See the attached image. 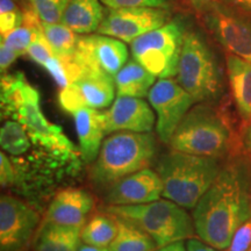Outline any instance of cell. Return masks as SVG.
<instances>
[{
    "label": "cell",
    "instance_id": "obj_5",
    "mask_svg": "<svg viewBox=\"0 0 251 251\" xmlns=\"http://www.w3.org/2000/svg\"><path fill=\"white\" fill-rule=\"evenodd\" d=\"M105 211L139 226L152 237L158 248L192 238L197 234L193 216L169 199L141 205L107 206Z\"/></svg>",
    "mask_w": 251,
    "mask_h": 251
},
{
    "label": "cell",
    "instance_id": "obj_12",
    "mask_svg": "<svg viewBox=\"0 0 251 251\" xmlns=\"http://www.w3.org/2000/svg\"><path fill=\"white\" fill-rule=\"evenodd\" d=\"M74 61L81 70L102 72L114 77L128 62V49L124 41L102 34L79 36Z\"/></svg>",
    "mask_w": 251,
    "mask_h": 251
},
{
    "label": "cell",
    "instance_id": "obj_36",
    "mask_svg": "<svg viewBox=\"0 0 251 251\" xmlns=\"http://www.w3.org/2000/svg\"><path fill=\"white\" fill-rule=\"evenodd\" d=\"M18 57L19 55L17 52L8 48L5 43H0V70L2 74L11 67L12 63H14Z\"/></svg>",
    "mask_w": 251,
    "mask_h": 251
},
{
    "label": "cell",
    "instance_id": "obj_8",
    "mask_svg": "<svg viewBox=\"0 0 251 251\" xmlns=\"http://www.w3.org/2000/svg\"><path fill=\"white\" fill-rule=\"evenodd\" d=\"M41 222L33 203L2 194L0 198V251H27L33 246Z\"/></svg>",
    "mask_w": 251,
    "mask_h": 251
},
{
    "label": "cell",
    "instance_id": "obj_38",
    "mask_svg": "<svg viewBox=\"0 0 251 251\" xmlns=\"http://www.w3.org/2000/svg\"><path fill=\"white\" fill-rule=\"evenodd\" d=\"M187 1L190 2L197 13L203 15L206 12H208L212 8L215 0H187Z\"/></svg>",
    "mask_w": 251,
    "mask_h": 251
},
{
    "label": "cell",
    "instance_id": "obj_20",
    "mask_svg": "<svg viewBox=\"0 0 251 251\" xmlns=\"http://www.w3.org/2000/svg\"><path fill=\"white\" fill-rule=\"evenodd\" d=\"M81 228L43 220L34 237V251H77L81 244Z\"/></svg>",
    "mask_w": 251,
    "mask_h": 251
},
{
    "label": "cell",
    "instance_id": "obj_11",
    "mask_svg": "<svg viewBox=\"0 0 251 251\" xmlns=\"http://www.w3.org/2000/svg\"><path fill=\"white\" fill-rule=\"evenodd\" d=\"M171 20L166 8L135 7L109 9L105 15L98 33L131 43L143 34L164 26Z\"/></svg>",
    "mask_w": 251,
    "mask_h": 251
},
{
    "label": "cell",
    "instance_id": "obj_15",
    "mask_svg": "<svg viewBox=\"0 0 251 251\" xmlns=\"http://www.w3.org/2000/svg\"><path fill=\"white\" fill-rule=\"evenodd\" d=\"M163 184L157 171L143 169L118 180L107 188L105 201L108 206L148 203L161 199Z\"/></svg>",
    "mask_w": 251,
    "mask_h": 251
},
{
    "label": "cell",
    "instance_id": "obj_29",
    "mask_svg": "<svg viewBox=\"0 0 251 251\" xmlns=\"http://www.w3.org/2000/svg\"><path fill=\"white\" fill-rule=\"evenodd\" d=\"M70 0H28L43 23H61L62 15Z\"/></svg>",
    "mask_w": 251,
    "mask_h": 251
},
{
    "label": "cell",
    "instance_id": "obj_30",
    "mask_svg": "<svg viewBox=\"0 0 251 251\" xmlns=\"http://www.w3.org/2000/svg\"><path fill=\"white\" fill-rule=\"evenodd\" d=\"M24 11L15 0H0V31L2 34L13 30L23 25Z\"/></svg>",
    "mask_w": 251,
    "mask_h": 251
},
{
    "label": "cell",
    "instance_id": "obj_1",
    "mask_svg": "<svg viewBox=\"0 0 251 251\" xmlns=\"http://www.w3.org/2000/svg\"><path fill=\"white\" fill-rule=\"evenodd\" d=\"M200 240L226 250L235 233L251 218V168L242 157L225 163L212 186L193 208Z\"/></svg>",
    "mask_w": 251,
    "mask_h": 251
},
{
    "label": "cell",
    "instance_id": "obj_14",
    "mask_svg": "<svg viewBox=\"0 0 251 251\" xmlns=\"http://www.w3.org/2000/svg\"><path fill=\"white\" fill-rule=\"evenodd\" d=\"M203 24L228 52L251 62V20L215 0Z\"/></svg>",
    "mask_w": 251,
    "mask_h": 251
},
{
    "label": "cell",
    "instance_id": "obj_42",
    "mask_svg": "<svg viewBox=\"0 0 251 251\" xmlns=\"http://www.w3.org/2000/svg\"><path fill=\"white\" fill-rule=\"evenodd\" d=\"M248 251H251V247H250V249H249V250H248Z\"/></svg>",
    "mask_w": 251,
    "mask_h": 251
},
{
    "label": "cell",
    "instance_id": "obj_27",
    "mask_svg": "<svg viewBox=\"0 0 251 251\" xmlns=\"http://www.w3.org/2000/svg\"><path fill=\"white\" fill-rule=\"evenodd\" d=\"M0 146L2 151L12 157H20L33 146L26 128L13 119L6 120L0 129Z\"/></svg>",
    "mask_w": 251,
    "mask_h": 251
},
{
    "label": "cell",
    "instance_id": "obj_2",
    "mask_svg": "<svg viewBox=\"0 0 251 251\" xmlns=\"http://www.w3.org/2000/svg\"><path fill=\"white\" fill-rule=\"evenodd\" d=\"M172 150L198 156H236V134L225 112L199 102L186 113L170 141Z\"/></svg>",
    "mask_w": 251,
    "mask_h": 251
},
{
    "label": "cell",
    "instance_id": "obj_39",
    "mask_svg": "<svg viewBox=\"0 0 251 251\" xmlns=\"http://www.w3.org/2000/svg\"><path fill=\"white\" fill-rule=\"evenodd\" d=\"M155 251H187V248L183 241H177V242L158 248Z\"/></svg>",
    "mask_w": 251,
    "mask_h": 251
},
{
    "label": "cell",
    "instance_id": "obj_9",
    "mask_svg": "<svg viewBox=\"0 0 251 251\" xmlns=\"http://www.w3.org/2000/svg\"><path fill=\"white\" fill-rule=\"evenodd\" d=\"M7 119L20 122L26 128L31 143L37 149L71 163L79 162L80 151L63 133L59 126L51 124L40 108V103H27L11 113Z\"/></svg>",
    "mask_w": 251,
    "mask_h": 251
},
{
    "label": "cell",
    "instance_id": "obj_24",
    "mask_svg": "<svg viewBox=\"0 0 251 251\" xmlns=\"http://www.w3.org/2000/svg\"><path fill=\"white\" fill-rule=\"evenodd\" d=\"M118 233L111 246V251H155L158 249L155 241L143 229L128 220L115 216Z\"/></svg>",
    "mask_w": 251,
    "mask_h": 251
},
{
    "label": "cell",
    "instance_id": "obj_34",
    "mask_svg": "<svg viewBox=\"0 0 251 251\" xmlns=\"http://www.w3.org/2000/svg\"><path fill=\"white\" fill-rule=\"evenodd\" d=\"M17 178V172L13 162L7 156V153L0 152V184L2 188L13 187Z\"/></svg>",
    "mask_w": 251,
    "mask_h": 251
},
{
    "label": "cell",
    "instance_id": "obj_25",
    "mask_svg": "<svg viewBox=\"0 0 251 251\" xmlns=\"http://www.w3.org/2000/svg\"><path fill=\"white\" fill-rule=\"evenodd\" d=\"M118 233V222L108 212L96 213L81 227V242L94 247L108 248Z\"/></svg>",
    "mask_w": 251,
    "mask_h": 251
},
{
    "label": "cell",
    "instance_id": "obj_26",
    "mask_svg": "<svg viewBox=\"0 0 251 251\" xmlns=\"http://www.w3.org/2000/svg\"><path fill=\"white\" fill-rule=\"evenodd\" d=\"M42 30L55 55L61 58H72L76 52L79 36L76 31L62 23H43Z\"/></svg>",
    "mask_w": 251,
    "mask_h": 251
},
{
    "label": "cell",
    "instance_id": "obj_35",
    "mask_svg": "<svg viewBox=\"0 0 251 251\" xmlns=\"http://www.w3.org/2000/svg\"><path fill=\"white\" fill-rule=\"evenodd\" d=\"M235 13L243 15L251 20V0H219Z\"/></svg>",
    "mask_w": 251,
    "mask_h": 251
},
{
    "label": "cell",
    "instance_id": "obj_16",
    "mask_svg": "<svg viewBox=\"0 0 251 251\" xmlns=\"http://www.w3.org/2000/svg\"><path fill=\"white\" fill-rule=\"evenodd\" d=\"M105 114L106 134L115 131L151 133L156 127V117L151 105L142 98L118 97Z\"/></svg>",
    "mask_w": 251,
    "mask_h": 251
},
{
    "label": "cell",
    "instance_id": "obj_33",
    "mask_svg": "<svg viewBox=\"0 0 251 251\" xmlns=\"http://www.w3.org/2000/svg\"><path fill=\"white\" fill-rule=\"evenodd\" d=\"M251 247V218L235 233L230 246L226 251H248Z\"/></svg>",
    "mask_w": 251,
    "mask_h": 251
},
{
    "label": "cell",
    "instance_id": "obj_22",
    "mask_svg": "<svg viewBox=\"0 0 251 251\" xmlns=\"http://www.w3.org/2000/svg\"><path fill=\"white\" fill-rule=\"evenodd\" d=\"M105 14L100 0H70L61 23L79 35L98 30Z\"/></svg>",
    "mask_w": 251,
    "mask_h": 251
},
{
    "label": "cell",
    "instance_id": "obj_13",
    "mask_svg": "<svg viewBox=\"0 0 251 251\" xmlns=\"http://www.w3.org/2000/svg\"><path fill=\"white\" fill-rule=\"evenodd\" d=\"M115 92L114 77L102 72L85 71L70 85L61 89L58 102L63 111L74 114L84 107H107L114 101Z\"/></svg>",
    "mask_w": 251,
    "mask_h": 251
},
{
    "label": "cell",
    "instance_id": "obj_32",
    "mask_svg": "<svg viewBox=\"0 0 251 251\" xmlns=\"http://www.w3.org/2000/svg\"><path fill=\"white\" fill-rule=\"evenodd\" d=\"M100 1L111 9L135 7H155L169 9L171 6V0H100Z\"/></svg>",
    "mask_w": 251,
    "mask_h": 251
},
{
    "label": "cell",
    "instance_id": "obj_6",
    "mask_svg": "<svg viewBox=\"0 0 251 251\" xmlns=\"http://www.w3.org/2000/svg\"><path fill=\"white\" fill-rule=\"evenodd\" d=\"M177 80L196 102H209L221 93V70L215 55L199 31L186 30Z\"/></svg>",
    "mask_w": 251,
    "mask_h": 251
},
{
    "label": "cell",
    "instance_id": "obj_19",
    "mask_svg": "<svg viewBox=\"0 0 251 251\" xmlns=\"http://www.w3.org/2000/svg\"><path fill=\"white\" fill-rule=\"evenodd\" d=\"M227 74L235 106L244 125L251 124V62L228 52Z\"/></svg>",
    "mask_w": 251,
    "mask_h": 251
},
{
    "label": "cell",
    "instance_id": "obj_31",
    "mask_svg": "<svg viewBox=\"0 0 251 251\" xmlns=\"http://www.w3.org/2000/svg\"><path fill=\"white\" fill-rule=\"evenodd\" d=\"M27 54L34 62L39 65H42V67H45L47 61L55 55L51 46L43 34L42 28L36 31L35 36H34L29 48L27 50Z\"/></svg>",
    "mask_w": 251,
    "mask_h": 251
},
{
    "label": "cell",
    "instance_id": "obj_37",
    "mask_svg": "<svg viewBox=\"0 0 251 251\" xmlns=\"http://www.w3.org/2000/svg\"><path fill=\"white\" fill-rule=\"evenodd\" d=\"M187 251H219L216 248L209 246L202 241L196 240V238H188L186 243Z\"/></svg>",
    "mask_w": 251,
    "mask_h": 251
},
{
    "label": "cell",
    "instance_id": "obj_23",
    "mask_svg": "<svg viewBox=\"0 0 251 251\" xmlns=\"http://www.w3.org/2000/svg\"><path fill=\"white\" fill-rule=\"evenodd\" d=\"M118 97H148L156 83V76L147 70L136 59L128 61L114 76Z\"/></svg>",
    "mask_w": 251,
    "mask_h": 251
},
{
    "label": "cell",
    "instance_id": "obj_7",
    "mask_svg": "<svg viewBox=\"0 0 251 251\" xmlns=\"http://www.w3.org/2000/svg\"><path fill=\"white\" fill-rule=\"evenodd\" d=\"M186 28L179 18L171 19L130 43L133 58L158 78L177 76Z\"/></svg>",
    "mask_w": 251,
    "mask_h": 251
},
{
    "label": "cell",
    "instance_id": "obj_18",
    "mask_svg": "<svg viewBox=\"0 0 251 251\" xmlns=\"http://www.w3.org/2000/svg\"><path fill=\"white\" fill-rule=\"evenodd\" d=\"M75 120L80 157L85 163H93L105 140V114L98 109L84 107L72 114Z\"/></svg>",
    "mask_w": 251,
    "mask_h": 251
},
{
    "label": "cell",
    "instance_id": "obj_17",
    "mask_svg": "<svg viewBox=\"0 0 251 251\" xmlns=\"http://www.w3.org/2000/svg\"><path fill=\"white\" fill-rule=\"evenodd\" d=\"M94 208V198L78 187L62 188L52 197L47 208L46 221L81 228Z\"/></svg>",
    "mask_w": 251,
    "mask_h": 251
},
{
    "label": "cell",
    "instance_id": "obj_4",
    "mask_svg": "<svg viewBox=\"0 0 251 251\" xmlns=\"http://www.w3.org/2000/svg\"><path fill=\"white\" fill-rule=\"evenodd\" d=\"M156 149V139L151 133L108 134L91 166V180L94 186L107 190L122 178L149 168Z\"/></svg>",
    "mask_w": 251,
    "mask_h": 251
},
{
    "label": "cell",
    "instance_id": "obj_3",
    "mask_svg": "<svg viewBox=\"0 0 251 251\" xmlns=\"http://www.w3.org/2000/svg\"><path fill=\"white\" fill-rule=\"evenodd\" d=\"M221 158L198 156L172 150L158 159L157 174L163 197L185 209H193L221 171Z\"/></svg>",
    "mask_w": 251,
    "mask_h": 251
},
{
    "label": "cell",
    "instance_id": "obj_28",
    "mask_svg": "<svg viewBox=\"0 0 251 251\" xmlns=\"http://www.w3.org/2000/svg\"><path fill=\"white\" fill-rule=\"evenodd\" d=\"M41 28H42V26L34 28L27 26V25H21V26L14 28L13 30L2 34L1 42L17 52L19 56L27 54V50L29 48L34 36H35L36 31Z\"/></svg>",
    "mask_w": 251,
    "mask_h": 251
},
{
    "label": "cell",
    "instance_id": "obj_40",
    "mask_svg": "<svg viewBox=\"0 0 251 251\" xmlns=\"http://www.w3.org/2000/svg\"><path fill=\"white\" fill-rule=\"evenodd\" d=\"M77 251H111L109 248H103V247H94L90 246V244H80V247L78 248Z\"/></svg>",
    "mask_w": 251,
    "mask_h": 251
},
{
    "label": "cell",
    "instance_id": "obj_21",
    "mask_svg": "<svg viewBox=\"0 0 251 251\" xmlns=\"http://www.w3.org/2000/svg\"><path fill=\"white\" fill-rule=\"evenodd\" d=\"M0 100L2 118L27 103H40V93L30 85L23 72L5 74L0 81Z\"/></svg>",
    "mask_w": 251,
    "mask_h": 251
},
{
    "label": "cell",
    "instance_id": "obj_10",
    "mask_svg": "<svg viewBox=\"0 0 251 251\" xmlns=\"http://www.w3.org/2000/svg\"><path fill=\"white\" fill-rule=\"evenodd\" d=\"M148 99L157 115V135L163 143L169 144L180 121L196 101L174 78H159L149 91Z\"/></svg>",
    "mask_w": 251,
    "mask_h": 251
},
{
    "label": "cell",
    "instance_id": "obj_41",
    "mask_svg": "<svg viewBox=\"0 0 251 251\" xmlns=\"http://www.w3.org/2000/svg\"><path fill=\"white\" fill-rule=\"evenodd\" d=\"M244 144H246L248 151H249L251 155V124L249 126H247L246 131H244Z\"/></svg>",
    "mask_w": 251,
    "mask_h": 251
}]
</instances>
